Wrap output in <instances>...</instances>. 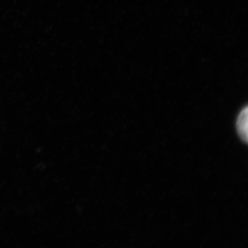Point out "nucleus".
<instances>
[{
	"mask_svg": "<svg viewBox=\"0 0 248 248\" xmlns=\"http://www.w3.org/2000/svg\"><path fill=\"white\" fill-rule=\"evenodd\" d=\"M248 107L241 111L237 121V129L240 138L244 142H248Z\"/></svg>",
	"mask_w": 248,
	"mask_h": 248,
	"instance_id": "1",
	"label": "nucleus"
}]
</instances>
